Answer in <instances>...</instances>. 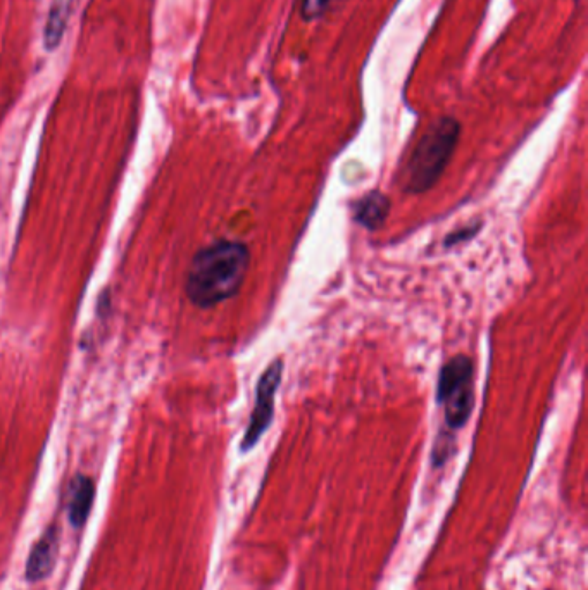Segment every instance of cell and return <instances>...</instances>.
I'll return each instance as SVG.
<instances>
[{
  "label": "cell",
  "mask_w": 588,
  "mask_h": 590,
  "mask_svg": "<svg viewBox=\"0 0 588 590\" xmlns=\"http://www.w3.org/2000/svg\"><path fill=\"white\" fill-rule=\"evenodd\" d=\"M59 549V527L49 525L42 537L33 546L32 553L26 561V578L30 582H40L51 575L56 565Z\"/></svg>",
  "instance_id": "cell-5"
},
{
  "label": "cell",
  "mask_w": 588,
  "mask_h": 590,
  "mask_svg": "<svg viewBox=\"0 0 588 590\" xmlns=\"http://www.w3.org/2000/svg\"><path fill=\"white\" fill-rule=\"evenodd\" d=\"M282 377L283 363L280 359L271 363L264 370L263 375L259 377L256 387V404H254L249 425L245 428L244 439L240 444L242 452L252 451L257 446V442L263 439V435L268 432V428L273 425L276 394L282 385Z\"/></svg>",
  "instance_id": "cell-4"
},
{
  "label": "cell",
  "mask_w": 588,
  "mask_h": 590,
  "mask_svg": "<svg viewBox=\"0 0 588 590\" xmlns=\"http://www.w3.org/2000/svg\"><path fill=\"white\" fill-rule=\"evenodd\" d=\"M437 402L445 425L454 434L468 423L475 408V363L466 354L449 359L438 375Z\"/></svg>",
  "instance_id": "cell-3"
},
{
  "label": "cell",
  "mask_w": 588,
  "mask_h": 590,
  "mask_svg": "<svg viewBox=\"0 0 588 590\" xmlns=\"http://www.w3.org/2000/svg\"><path fill=\"white\" fill-rule=\"evenodd\" d=\"M95 499V484L87 475H76L69 482L68 515L75 527H83L87 523Z\"/></svg>",
  "instance_id": "cell-7"
},
{
  "label": "cell",
  "mask_w": 588,
  "mask_h": 590,
  "mask_svg": "<svg viewBox=\"0 0 588 590\" xmlns=\"http://www.w3.org/2000/svg\"><path fill=\"white\" fill-rule=\"evenodd\" d=\"M461 137V123L452 116L433 121L421 135L399 175L402 192L421 195L432 190L451 163Z\"/></svg>",
  "instance_id": "cell-2"
},
{
  "label": "cell",
  "mask_w": 588,
  "mask_h": 590,
  "mask_svg": "<svg viewBox=\"0 0 588 590\" xmlns=\"http://www.w3.org/2000/svg\"><path fill=\"white\" fill-rule=\"evenodd\" d=\"M390 209H392V202L388 199V195L383 194L380 190H371L368 194L361 195L352 204V218L357 225L363 226L370 232H375L385 225Z\"/></svg>",
  "instance_id": "cell-6"
},
{
  "label": "cell",
  "mask_w": 588,
  "mask_h": 590,
  "mask_svg": "<svg viewBox=\"0 0 588 590\" xmlns=\"http://www.w3.org/2000/svg\"><path fill=\"white\" fill-rule=\"evenodd\" d=\"M71 13V0H54L45 25L44 40L47 51H54L63 40Z\"/></svg>",
  "instance_id": "cell-8"
},
{
  "label": "cell",
  "mask_w": 588,
  "mask_h": 590,
  "mask_svg": "<svg viewBox=\"0 0 588 590\" xmlns=\"http://www.w3.org/2000/svg\"><path fill=\"white\" fill-rule=\"evenodd\" d=\"M330 0H302V16L306 19L320 18Z\"/></svg>",
  "instance_id": "cell-10"
},
{
  "label": "cell",
  "mask_w": 588,
  "mask_h": 590,
  "mask_svg": "<svg viewBox=\"0 0 588 590\" xmlns=\"http://www.w3.org/2000/svg\"><path fill=\"white\" fill-rule=\"evenodd\" d=\"M251 251L238 240H216L195 254L187 273L185 292L201 309L230 301L244 287Z\"/></svg>",
  "instance_id": "cell-1"
},
{
  "label": "cell",
  "mask_w": 588,
  "mask_h": 590,
  "mask_svg": "<svg viewBox=\"0 0 588 590\" xmlns=\"http://www.w3.org/2000/svg\"><path fill=\"white\" fill-rule=\"evenodd\" d=\"M478 230H480V226L476 225V223L475 225L459 228L456 232L445 237L444 245L445 247H454V245L461 244L464 240H471L475 237L476 233H478Z\"/></svg>",
  "instance_id": "cell-9"
}]
</instances>
